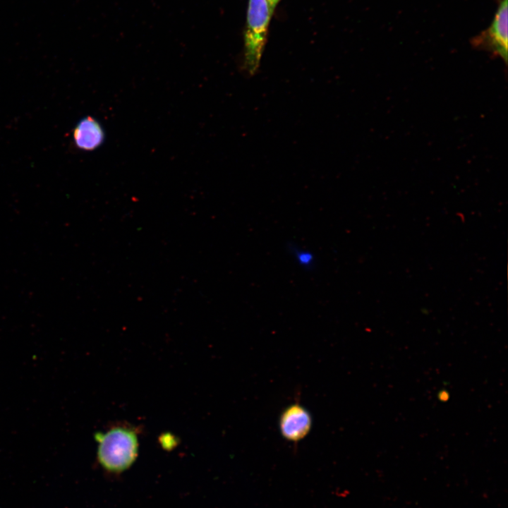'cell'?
<instances>
[{
  "mask_svg": "<svg viewBox=\"0 0 508 508\" xmlns=\"http://www.w3.org/2000/svg\"><path fill=\"white\" fill-rule=\"evenodd\" d=\"M98 443L97 457L108 471L121 472L134 462L138 454V435L129 425L113 426L95 435Z\"/></svg>",
  "mask_w": 508,
  "mask_h": 508,
  "instance_id": "cell-1",
  "label": "cell"
},
{
  "mask_svg": "<svg viewBox=\"0 0 508 508\" xmlns=\"http://www.w3.org/2000/svg\"><path fill=\"white\" fill-rule=\"evenodd\" d=\"M272 13L267 0L248 1L242 64L248 77L253 76L260 67Z\"/></svg>",
  "mask_w": 508,
  "mask_h": 508,
  "instance_id": "cell-2",
  "label": "cell"
},
{
  "mask_svg": "<svg viewBox=\"0 0 508 508\" xmlns=\"http://www.w3.org/2000/svg\"><path fill=\"white\" fill-rule=\"evenodd\" d=\"M507 1L499 0L497 11L490 25L471 40L475 48L491 52L493 56L500 57L505 64L508 51Z\"/></svg>",
  "mask_w": 508,
  "mask_h": 508,
  "instance_id": "cell-3",
  "label": "cell"
},
{
  "mask_svg": "<svg viewBox=\"0 0 508 508\" xmlns=\"http://www.w3.org/2000/svg\"><path fill=\"white\" fill-rule=\"evenodd\" d=\"M311 426L312 418L309 411L298 403L286 407L279 418L281 434L291 442L303 440L310 433Z\"/></svg>",
  "mask_w": 508,
  "mask_h": 508,
  "instance_id": "cell-4",
  "label": "cell"
},
{
  "mask_svg": "<svg viewBox=\"0 0 508 508\" xmlns=\"http://www.w3.org/2000/svg\"><path fill=\"white\" fill-rule=\"evenodd\" d=\"M73 139L78 149L86 152L93 151L104 143L105 132L95 118L87 116L81 119L74 127Z\"/></svg>",
  "mask_w": 508,
  "mask_h": 508,
  "instance_id": "cell-5",
  "label": "cell"
},
{
  "mask_svg": "<svg viewBox=\"0 0 508 508\" xmlns=\"http://www.w3.org/2000/svg\"><path fill=\"white\" fill-rule=\"evenodd\" d=\"M290 253L297 264L305 270H312L315 265V257L309 250L292 245Z\"/></svg>",
  "mask_w": 508,
  "mask_h": 508,
  "instance_id": "cell-6",
  "label": "cell"
},
{
  "mask_svg": "<svg viewBox=\"0 0 508 508\" xmlns=\"http://www.w3.org/2000/svg\"><path fill=\"white\" fill-rule=\"evenodd\" d=\"M267 1L273 12L274 11L277 5L278 4V3L280 1V0H267Z\"/></svg>",
  "mask_w": 508,
  "mask_h": 508,
  "instance_id": "cell-7",
  "label": "cell"
}]
</instances>
